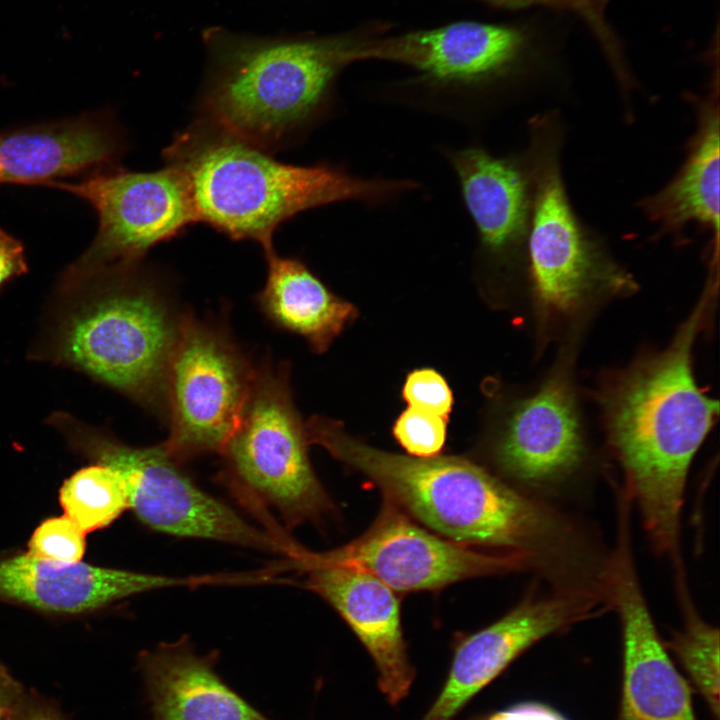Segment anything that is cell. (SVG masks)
<instances>
[{"label": "cell", "instance_id": "obj_1", "mask_svg": "<svg viewBox=\"0 0 720 720\" xmlns=\"http://www.w3.org/2000/svg\"><path fill=\"white\" fill-rule=\"evenodd\" d=\"M704 296L671 345L618 376L601 400L626 495L663 553L678 547L689 468L718 415L717 401L698 388L691 364Z\"/></svg>", "mask_w": 720, "mask_h": 720}, {"label": "cell", "instance_id": "obj_2", "mask_svg": "<svg viewBox=\"0 0 720 720\" xmlns=\"http://www.w3.org/2000/svg\"><path fill=\"white\" fill-rule=\"evenodd\" d=\"M305 429L309 444L364 474L385 500L453 542L523 553L545 565L571 539L558 513L465 458L382 451L320 416L311 417Z\"/></svg>", "mask_w": 720, "mask_h": 720}, {"label": "cell", "instance_id": "obj_3", "mask_svg": "<svg viewBox=\"0 0 720 720\" xmlns=\"http://www.w3.org/2000/svg\"><path fill=\"white\" fill-rule=\"evenodd\" d=\"M260 146L198 119L164 150L166 165L183 176L198 222L232 240L273 249L277 228L326 204L377 201L409 183L367 180L325 166L281 162Z\"/></svg>", "mask_w": 720, "mask_h": 720}, {"label": "cell", "instance_id": "obj_4", "mask_svg": "<svg viewBox=\"0 0 720 720\" xmlns=\"http://www.w3.org/2000/svg\"><path fill=\"white\" fill-rule=\"evenodd\" d=\"M376 30L318 38H260L211 27L199 119L270 152L317 114L338 74L362 61Z\"/></svg>", "mask_w": 720, "mask_h": 720}, {"label": "cell", "instance_id": "obj_5", "mask_svg": "<svg viewBox=\"0 0 720 720\" xmlns=\"http://www.w3.org/2000/svg\"><path fill=\"white\" fill-rule=\"evenodd\" d=\"M137 266L61 290L75 297L53 328L49 355L165 415L167 372L184 313Z\"/></svg>", "mask_w": 720, "mask_h": 720}, {"label": "cell", "instance_id": "obj_6", "mask_svg": "<svg viewBox=\"0 0 720 720\" xmlns=\"http://www.w3.org/2000/svg\"><path fill=\"white\" fill-rule=\"evenodd\" d=\"M305 423L291 395L288 368H255L239 421L225 447L223 476L273 507L286 525L319 520L331 502L308 456Z\"/></svg>", "mask_w": 720, "mask_h": 720}, {"label": "cell", "instance_id": "obj_7", "mask_svg": "<svg viewBox=\"0 0 720 720\" xmlns=\"http://www.w3.org/2000/svg\"><path fill=\"white\" fill-rule=\"evenodd\" d=\"M50 423L64 434L73 449L121 475L129 509L151 529L178 537L293 553V543L252 526L228 505L195 485L162 444L126 445L64 413L52 416Z\"/></svg>", "mask_w": 720, "mask_h": 720}, {"label": "cell", "instance_id": "obj_8", "mask_svg": "<svg viewBox=\"0 0 720 720\" xmlns=\"http://www.w3.org/2000/svg\"><path fill=\"white\" fill-rule=\"evenodd\" d=\"M47 185L87 201L99 219L95 239L67 268L61 289L105 271L137 266L152 247L198 223L187 184L169 165L153 172L112 166L80 181Z\"/></svg>", "mask_w": 720, "mask_h": 720}, {"label": "cell", "instance_id": "obj_9", "mask_svg": "<svg viewBox=\"0 0 720 720\" xmlns=\"http://www.w3.org/2000/svg\"><path fill=\"white\" fill-rule=\"evenodd\" d=\"M254 370L222 329L184 313L165 389L169 435L162 445L174 460L222 452Z\"/></svg>", "mask_w": 720, "mask_h": 720}, {"label": "cell", "instance_id": "obj_10", "mask_svg": "<svg viewBox=\"0 0 720 720\" xmlns=\"http://www.w3.org/2000/svg\"><path fill=\"white\" fill-rule=\"evenodd\" d=\"M541 122L534 127L527 232L536 306L544 320H551L573 312L595 288L623 289L629 280L604 261L576 217L561 175L556 139Z\"/></svg>", "mask_w": 720, "mask_h": 720}, {"label": "cell", "instance_id": "obj_11", "mask_svg": "<svg viewBox=\"0 0 720 720\" xmlns=\"http://www.w3.org/2000/svg\"><path fill=\"white\" fill-rule=\"evenodd\" d=\"M296 559L302 566L325 564L361 571L399 592L435 590L468 578L537 566L523 553H480L433 535L387 500L358 538L325 552L301 549Z\"/></svg>", "mask_w": 720, "mask_h": 720}, {"label": "cell", "instance_id": "obj_12", "mask_svg": "<svg viewBox=\"0 0 720 720\" xmlns=\"http://www.w3.org/2000/svg\"><path fill=\"white\" fill-rule=\"evenodd\" d=\"M620 531L603 574L622 627L623 681L617 720H697L691 687L670 659L645 601L624 524Z\"/></svg>", "mask_w": 720, "mask_h": 720}, {"label": "cell", "instance_id": "obj_13", "mask_svg": "<svg viewBox=\"0 0 720 720\" xmlns=\"http://www.w3.org/2000/svg\"><path fill=\"white\" fill-rule=\"evenodd\" d=\"M600 600L584 588L529 596L493 624L463 639L440 693L421 720H452L534 643L600 614L605 608Z\"/></svg>", "mask_w": 720, "mask_h": 720}, {"label": "cell", "instance_id": "obj_14", "mask_svg": "<svg viewBox=\"0 0 720 720\" xmlns=\"http://www.w3.org/2000/svg\"><path fill=\"white\" fill-rule=\"evenodd\" d=\"M527 36L517 27L457 22L430 30L373 36L364 60L405 64L439 84H474L495 78L518 61Z\"/></svg>", "mask_w": 720, "mask_h": 720}, {"label": "cell", "instance_id": "obj_15", "mask_svg": "<svg viewBox=\"0 0 720 720\" xmlns=\"http://www.w3.org/2000/svg\"><path fill=\"white\" fill-rule=\"evenodd\" d=\"M187 580L95 566L56 563L28 552L0 559V601L56 614H82Z\"/></svg>", "mask_w": 720, "mask_h": 720}, {"label": "cell", "instance_id": "obj_16", "mask_svg": "<svg viewBox=\"0 0 720 720\" xmlns=\"http://www.w3.org/2000/svg\"><path fill=\"white\" fill-rule=\"evenodd\" d=\"M306 587L325 599L345 620L371 656L378 686L397 704L412 686L415 670L403 637L399 601L392 589L354 569L308 564Z\"/></svg>", "mask_w": 720, "mask_h": 720}, {"label": "cell", "instance_id": "obj_17", "mask_svg": "<svg viewBox=\"0 0 720 720\" xmlns=\"http://www.w3.org/2000/svg\"><path fill=\"white\" fill-rule=\"evenodd\" d=\"M584 446L574 393L558 371L513 412L496 447L499 467L510 477L544 484L580 463Z\"/></svg>", "mask_w": 720, "mask_h": 720}, {"label": "cell", "instance_id": "obj_18", "mask_svg": "<svg viewBox=\"0 0 720 720\" xmlns=\"http://www.w3.org/2000/svg\"><path fill=\"white\" fill-rule=\"evenodd\" d=\"M124 143L110 120L86 115L0 132V184H49L114 166Z\"/></svg>", "mask_w": 720, "mask_h": 720}, {"label": "cell", "instance_id": "obj_19", "mask_svg": "<svg viewBox=\"0 0 720 720\" xmlns=\"http://www.w3.org/2000/svg\"><path fill=\"white\" fill-rule=\"evenodd\" d=\"M218 653L198 655L183 636L138 656L153 720H269L218 676Z\"/></svg>", "mask_w": 720, "mask_h": 720}, {"label": "cell", "instance_id": "obj_20", "mask_svg": "<svg viewBox=\"0 0 720 720\" xmlns=\"http://www.w3.org/2000/svg\"><path fill=\"white\" fill-rule=\"evenodd\" d=\"M266 283L256 301L277 328L304 337L315 352H325L332 340L357 317L349 302L335 296L300 260L275 249L264 252Z\"/></svg>", "mask_w": 720, "mask_h": 720}, {"label": "cell", "instance_id": "obj_21", "mask_svg": "<svg viewBox=\"0 0 720 720\" xmlns=\"http://www.w3.org/2000/svg\"><path fill=\"white\" fill-rule=\"evenodd\" d=\"M719 104L717 93L701 105L698 128L675 177L643 202L660 232L697 224L719 238Z\"/></svg>", "mask_w": 720, "mask_h": 720}, {"label": "cell", "instance_id": "obj_22", "mask_svg": "<svg viewBox=\"0 0 720 720\" xmlns=\"http://www.w3.org/2000/svg\"><path fill=\"white\" fill-rule=\"evenodd\" d=\"M450 159L483 243L498 249L523 237L531 191L522 172L511 162L476 147L457 151Z\"/></svg>", "mask_w": 720, "mask_h": 720}, {"label": "cell", "instance_id": "obj_23", "mask_svg": "<svg viewBox=\"0 0 720 720\" xmlns=\"http://www.w3.org/2000/svg\"><path fill=\"white\" fill-rule=\"evenodd\" d=\"M64 515L85 533L109 526L126 509L125 482L113 468L92 463L67 478L59 491Z\"/></svg>", "mask_w": 720, "mask_h": 720}, {"label": "cell", "instance_id": "obj_24", "mask_svg": "<svg viewBox=\"0 0 720 720\" xmlns=\"http://www.w3.org/2000/svg\"><path fill=\"white\" fill-rule=\"evenodd\" d=\"M684 669L691 685L719 720V630L689 611L684 628L664 643Z\"/></svg>", "mask_w": 720, "mask_h": 720}, {"label": "cell", "instance_id": "obj_25", "mask_svg": "<svg viewBox=\"0 0 720 720\" xmlns=\"http://www.w3.org/2000/svg\"><path fill=\"white\" fill-rule=\"evenodd\" d=\"M85 534L65 515L47 518L34 530L27 552L56 563H77L85 553Z\"/></svg>", "mask_w": 720, "mask_h": 720}, {"label": "cell", "instance_id": "obj_26", "mask_svg": "<svg viewBox=\"0 0 720 720\" xmlns=\"http://www.w3.org/2000/svg\"><path fill=\"white\" fill-rule=\"evenodd\" d=\"M447 421L408 407L396 420L393 435L410 456L434 457L444 446Z\"/></svg>", "mask_w": 720, "mask_h": 720}, {"label": "cell", "instance_id": "obj_27", "mask_svg": "<svg viewBox=\"0 0 720 720\" xmlns=\"http://www.w3.org/2000/svg\"><path fill=\"white\" fill-rule=\"evenodd\" d=\"M403 397L409 408L448 420L453 404L452 392L446 380L429 368L412 371L406 378Z\"/></svg>", "mask_w": 720, "mask_h": 720}, {"label": "cell", "instance_id": "obj_28", "mask_svg": "<svg viewBox=\"0 0 720 720\" xmlns=\"http://www.w3.org/2000/svg\"><path fill=\"white\" fill-rule=\"evenodd\" d=\"M490 4L505 8H522L532 5H544L567 8L576 11L592 23L593 28L600 31V35H607L606 25L602 21V0H483Z\"/></svg>", "mask_w": 720, "mask_h": 720}, {"label": "cell", "instance_id": "obj_29", "mask_svg": "<svg viewBox=\"0 0 720 720\" xmlns=\"http://www.w3.org/2000/svg\"><path fill=\"white\" fill-rule=\"evenodd\" d=\"M4 720H67L60 707L33 689L22 692Z\"/></svg>", "mask_w": 720, "mask_h": 720}, {"label": "cell", "instance_id": "obj_30", "mask_svg": "<svg viewBox=\"0 0 720 720\" xmlns=\"http://www.w3.org/2000/svg\"><path fill=\"white\" fill-rule=\"evenodd\" d=\"M27 272L23 244L0 228V288L8 281Z\"/></svg>", "mask_w": 720, "mask_h": 720}, {"label": "cell", "instance_id": "obj_31", "mask_svg": "<svg viewBox=\"0 0 720 720\" xmlns=\"http://www.w3.org/2000/svg\"><path fill=\"white\" fill-rule=\"evenodd\" d=\"M480 720H566L552 708L539 703H521Z\"/></svg>", "mask_w": 720, "mask_h": 720}, {"label": "cell", "instance_id": "obj_32", "mask_svg": "<svg viewBox=\"0 0 720 720\" xmlns=\"http://www.w3.org/2000/svg\"><path fill=\"white\" fill-rule=\"evenodd\" d=\"M24 689L8 669L0 664V720L6 718Z\"/></svg>", "mask_w": 720, "mask_h": 720}]
</instances>
